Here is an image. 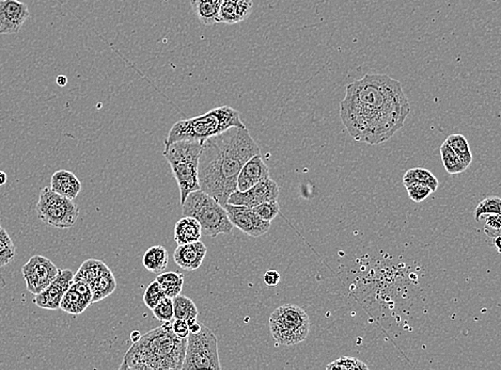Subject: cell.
<instances>
[{
	"label": "cell",
	"instance_id": "cell-1",
	"mask_svg": "<svg viewBox=\"0 0 501 370\" xmlns=\"http://www.w3.org/2000/svg\"><path fill=\"white\" fill-rule=\"evenodd\" d=\"M339 112L355 140L378 145L403 127L410 106L399 80L385 74H366L346 85Z\"/></svg>",
	"mask_w": 501,
	"mask_h": 370
},
{
	"label": "cell",
	"instance_id": "cell-2",
	"mask_svg": "<svg viewBox=\"0 0 501 370\" xmlns=\"http://www.w3.org/2000/svg\"><path fill=\"white\" fill-rule=\"evenodd\" d=\"M259 154L260 147L246 126L229 128L203 141L198 164L200 190L224 206L237 190L239 171Z\"/></svg>",
	"mask_w": 501,
	"mask_h": 370
},
{
	"label": "cell",
	"instance_id": "cell-3",
	"mask_svg": "<svg viewBox=\"0 0 501 370\" xmlns=\"http://www.w3.org/2000/svg\"><path fill=\"white\" fill-rule=\"evenodd\" d=\"M171 322H164L133 343L119 369L181 370L187 339L172 332Z\"/></svg>",
	"mask_w": 501,
	"mask_h": 370
},
{
	"label": "cell",
	"instance_id": "cell-4",
	"mask_svg": "<svg viewBox=\"0 0 501 370\" xmlns=\"http://www.w3.org/2000/svg\"><path fill=\"white\" fill-rule=\"evenodd\" d=\"M241 113L232 107L220 106L192 119L181 120L173 124L165 144L177 141H205L222 134L231 127H243Z\"/></svg>",
	"mask_w": 501,
	"mask_h": 370
},
{
	"label": "cell",
	"instance_id": "cell-5",
	"mask_svg": "<svg viewBox=\"0 0 501 370\" xmlns=\"http://www.w3.org/2000/svg\"><path fill=\"white\" fill-rule=\"evenodd\" d=\"M202 141H177L165 144L162 155L170 164L180 189L181 205L190 192L200 189L198 181L199 156Z\"/></svg>",
	"mask_w": 501,
	"mask_h": 370
},
{
	"label": "cell",
	"instance_id": "cell-6",
	"mask_svg": "<svg viewBox=\"0 0 501 370\" xmlns=\"http://www.w3.org/2000/svg\"><path fill=\"white\" fill-rule=\"evenodd\" d=\"M181 206L183 217L195 218L205 236L214 238L220 234H231L234 228L224 207L202 190L190 192Z\"/></svg>",
	"mask_w": 501,
	"mask_h": 370
},
{
	"label": "cell",
	"instance_id": "cell-7",
	"mask_svg": "<svg viewBox=\"0 0 501 370\" xmlns=\"http://www.w3.org/2000/svg\"><path fill=\"white\" fill-rule=\"evenodd\" d=\"M269 330L278 345H296L305 341L309 334V317L301 307L284 305L272 313Z\"/></svg>",
	"mask_w": 501,
	"mask_h": 370
},
{
	"label": "cell",
	"instance_id": "cell-8",
	"mask_svg": "<svg viewBox=\"0 0 501 370\" xmlns=\"http://www.w3.org/2000/svg\"><path fill=\"white\" fill-rule=\"evenodd\" d=\"M36 213L47 226L66 230L76 223L79 208L73 200L56 194L51 187H45L38 196Z\"/></svg>",
	"mask_w": 501,
	"mask_h": 370
},
{
	"label": "cell",
	"instance_id": "cell-9",
	"mask_svg": "<svg viewBox=\"0 0 501 370\" xmlns=\"http://www.w3.org/2000/svg\"><path fill=\"white\" fill-rule=\"evenodd\" d=\"M222 369L215 334L205 324L200 332L190 333L182 370Z\"/></svg>",
	"mask_w": 501,
	"mask_h": 370
},
{
	"label": "cell",
	"instance_id": "cell-10",
	"mask_svg": "<svg viewBox=\"0 0 501 370\" xmlns=\"http://www.w3.org/2000/svg\"><path fill=\"white\" fill-rule=\"evenodd\" d=\"M59 268L44 256L34 255L21 268L26 287L31 294H40L57 277Z\"/></svg>",
	"mask_w": 501,
	"mask_h": 370
},
{
	"label": "cell",
	"instance_id": "cell-11",
	"mask_svg": "<svg viewBox=\"0 0 501 370\" xmlns=\"http://www.w3.org/2000/svg\"><path fill=\"white\" fill-rule=\"evenodd\" d=\"M279 196V186L269 177L265 181H260L252 186L246 191L235 190L228 199L229 204L241 205V206L252 207L265 202H274Z\"/></svg>",
	"mask_w": 501,
	"mask_h": 370
},
{
	"label": "cell",
	"instance_id": "cell-12",
	"mask_svg": "<svg viewBox=\"0 0 501 370\" xmlns=\"http://www.w3.org/2000/svg\"><path fill=\"white\" fill-rule=\"evenodd\" d=\"M224 207L233 226L239 228L248 236H262L271 228V222L259 218L249 207L229 204V203L224 204Z\"/></svg>",
	"mask_w": 501,
	"mask_h": 370
},
{
	"label": "cell",
	"instance_id": "cell-13",
	"mask_svg": "<svg viewBox=\"0 0 501 370\" xmlns=\"http://www.w3.org/2000/svg\"><path fill=\"white\" fill-rule=\"evenodd\" d=\"M74 280V273L70 269H59L56 279L40 294L34 295L33 303L41 309L57 311L66 290Z\"/></svg>",
	"mask_w": 501,
	"mask_h": 370
},
{
	"label": "cell",
	"instance_id": "cell-14",
	"mask_svg": "<svg viewBox=\"0 0 501 370\" xmlns=\"http://www.w3.org/2000/svg\"><path fill=\"white\" fill-rule=\"evenodd\" d=\"M29 9L19 0H0V34H17L28 17Z\"/></svg>",
	"mask_w": 501,
	"mask_h": 370
},
{
	"label": "cell",
	"instance_id": "cell-15",
	"mask_svg": "<svg viewBox=\"0 0 501 370\" xmlns=\"http://www.w3.org/2000/svg\"><path fill=\"white\" fill-rule=\"evenodd\" d=\"M92 303V292L87 283L81 280H73L60 302V309L71 315L83 313Z\"/></svg>",
	"mask_w": 501,
	"mask_h": 370
},
{
	"label": "cell",
	"instance_id": "cell-16",
	"mask_svg": "<svg viewBox=\"0 0 501 370\" xmlns=\"http://www.w3.org/2000/svg\"><path fill=\"white\" fill-rule=\"evenodd\" d=\"M269 177L271 176H269V166L262 159L261 154L254 155L244 164L243 168L239 171V176H237V190L246 191L252 186L265 181Z\"/></svg>",
	"mask_w": 501,
	"mask_h": 370
},
{
	"label": "cell",
	"instance_id": "cell-17",
	"mask_svg": "<svg viewBox=\"0 0 501 370\" xmlns=\"http://www.w3.org/2000/svg\"><path fill=\"white\" fill-rule=\"evenodd\" d=\"M207 253V248L202 241L177 245L173 254V260L180 268L186 271H194L200 268Z\"/></svg>",
	"mask_w": 501,
	"mask_h": 370
},
{
	"label": "cell",
	"instance_id": "cell-18",
	"mask_svg": "<svg viewBox=\"0 0 501 370\" xmlns=\"http://www.w3.org/2000/svg\"><path fill=\"white\" fill-rule=\"evenodd\" d=\"M254 0H222L219 10L220 23L234 25L245 21L252 11Z\"/></svg>",
	"mask_w": 501,
	"mask_h": 370
},
{
	"label": "cell",
	"instance_id": "cell-19",
	"mask_svg": "<svg viewBox=\"0 0 501 370\" xmlns=\"http://www.w3.org/2000/svg\"><path fill=\"white\" fill-rule=\"evenodd\" d=\"M51 189L64 198L75 200L81 190V183L74 173L60 170L53 173L51 179Z\"/></svg>",
	"mask_w": 501,
	"mask_h": 370
},
{
	"label": "cell",
	"instance_id": "cell-20",
	"mask_svg": "<svg viewBox=\"0 0 501 370\" xmlns=\"http://www.w3.org/2000/svg\"><path fill=\"white\" fill-rule=\"evenodd\" d=\"M202 236L200 223L192 217H183L177 222L173 232V238L177 245L195 243Z\"/></svg>",
	"mask_w": 501,
	"mask_h": 370
},
{
	"label": "cell",
	"instance_id": "cell-21",
	"mask_svg": "<svg viewBox=\"0 0 501 370\" xmlns=\"http://www.w3.org/2000/svg\"><path fill=\"white\" fill-rule=\"evenodd\" d=\"M222 0H190L192 12L205 26L220 23L219 10Z\"/></svg>",
	"mask_w": 501,
	"mask_h": 370
},
{
	"label": "cell",
	"instance_id": "cell-22",
	"mask_svg": "<svg viewBox=\"0 0 501 370\" xmlns=\"http://www.w3.org/2000/svg\"><path fill=\"white\" fill-rule=\"evenodd\" d=\"M169 254L168 251L162 245L151 247L145 251L143 258V264L145 268L150 273H162L168 266Z\"/></svg>",
	"mask_w": 501,
	"mask_h": 370
},
{
	"label": "cell",
	"instance_id": "cell-23",
	"mask_svg": "<svg viewBox=\"0 0 501 370\" xmlns=\"http://www.w3.org/2000/svg\"><path fill=\"white\" fill-rule=\"evenodd\" d=\"M108 269V266L100 260H87L79 267L78 271L74 275V280H81L88 285H92L105 271Z\"/></svg>",
	"mask_w": 501,
	"mask_h": 370
},
{
	"label": "cell",
	"instance_id": "cell-24",
	"mask_svg": "<svg viewBox=\"0 0 501 370\" xmlns=\"http://www.w3.org/2000/svg\"><path fill=\"white\" fill-rule=\"evenodd\" d=\"M90 288H91L92 292V303L98 302V301L110 296V295L115 292V288H117V281H115L113 273H111L110 269H107V270L90 286Z\"/></svg>",
	"mask_w": 501,
	"mask_h": 370
},
{
	"label": "cell",
	"instance_id": "cell-25",
	"mask_svg": "<svg viewBox=\"0 0 501 370\" xmlns=\"http://www.w3.org/2000/svg\"><path fill=\"white\" fill-rule=\"evenodd\" d=\"M156 281L160 283L164 290L165 296L175 298L181 294L184 285V277L182 273L169 271V273H158Z\"/></svg>",
	"mask_w": 501,
	"mask_h": 370
},
{
	"label": "cell",
	"instance_id": "cell-26",
	"mask_svg": "<svg viewBox=\"0 0 501 370\" xmlns=\"http://www.w3.org/2000/svg\"><path fill=\"white\" fill-rule=\"evenodd\" d=\"M412 184H423L431 188L433 192L438 190L440 181L433 173L425 168H414L408 170L403 176V185L406 188Z\"/></svg>",
	"mask_w": 501,
	"mask_h": 370
},
{
	"label": "cell",
	"instance_id": "cell-27",
	"mask_svg": "<svg viewBox=\"0 0 501 370\" xmlns=\"http://www.w3.org/2000/svg\"><path fill=\"white\" fill-rule=\"evenodd\" d=\"M173 301V319H197L199 315L198 309L192 299L184 295H177L172 299Z\"/></svg>",
	"mask_w": 501,
	"mask_h": 370
},
{
	"label": "cell",
	"instance_id": "cell-28",
	"mask_svg": "<svg viewBox=\"0 0 501 370\" xmlns=\"http://www.w3.org/2000/svg\"><path fill=\"white\" fill-rule=\"evenodd\" d=\"M445 142L459 156L466 168H470V164L472 162V154L468 139L463 134H451Z\"/></svg>",
	"mask_w": 501,
	"mask_h": 370
},
{
	"label": "cell",
	"instance_id": "cell-29",
	"mask_svg": "<svg viewBox=\"0 0 501 370\" xmlns=\"http://www.w3.org/2000/svg\"><path fill=\"white\" fill-rule=\"evenodd\" d=\"M440 155H442V162L445 169L449 174H460L464 171L468 170L465 164H463L459 156L455 153L453 149L447 144L446 142L443 143L440 147Z\"/></svg>",
	"mask_w": 501,
	"mask_h": 370
},
{
	"label": "cell",
	"instance_id": "cell-30",
	"mask_svg": "<svg viewBox=\"0 0 501 370\" xmlns=\"http://www.w3.org/2000/svg\"><path fill=\"white\" fill-rule=\"evenodd\" d=\"M16 247L4 228H0V268L14 260Z\"/></svg>",
	"mask_w": 501,
	"mask_h": 370
},
{
	"label": "cell",
	"instance_id": "cell-31",
	"mask_svg": "<svg viewBox=\"0 0 501 370\" xmlns=\"http://www.w3.org/2000/svg\"><path fill=\"white\" fill-rule=\"evenodd\" d=\"M489 213H497L501 215V199L500 196H489L485 199L480 204L477 206L475 211V220L480 221V218Z\"/></svg>",
	"mask_w": 501,
	"mask_h": 370
},
{
	"label": "cell",
	"instance_id": "cell-32",
	"mask_svg": "<svg viewBox=\"0 0 501 370\" xmlns=\"http://www.w3.org/2000/svg\"><path fill=\"white\" fill-rule=\"evenodd\" d=\"M154 317L162 322H172L173 301L172 298L165 296L157 305L152 309Z\"/></svg>",
	"mask_w": 501,
	"mask_h": 370
},
{
	"label": "cell",
	"instance_id": "cell-33",
	"mask_svg": "<svg viewBox=\"0 0 501 370\" xmlns=\"http://www.w3.org/2000/svg\"><path fill=\"white\" fill-rule=\"evenodd\" d=\"M164 297V290L155 280L145 290V294H143V303L148 309L152 310Z\"/></svg>",
	"mask_w": 501,
	"mask_h": 370
},
{
	"label": "cell",
	"instance_id": "cell-34",
	"mask_svg": "<svg viewBox=\"0 0 501 370\" xmlns=\"http://www.w3.org/2000/svg\"><path fill=\"white\" fill-rule=\"evenodd\" d=\"M326 369L337 370H368L369 367L356 358L350 356H342L339 360L334 361L331 364L327 365Z\"/></svg>",
	"mask_w": 501,
	"mask_h": 370
},
{
	"label": "cell",
	"instance_id": "cell-35",
	"mask_svg": "<svg viewBox=\"0 0 501 370\" xmlns=\"http://www.w3.org/2000/svg\"><path fill=\"white\" fill-rule=\"evenodd\" d=\"M252 211L261 219L272 222L279 213L280 207L277 201H274V202H265L257 205V206L252 207Z\"/></svg>",
	"mask_w": 501,
	"mask_h": 370
},
{
	"label": "cell",
	"instance_id": "cell-36",
	"mask_svg": "<svg viewBox=\"0 0 501 370\" xmlns=\"http://www.w3.org/2000/svg\"><path fill=\"white\" fill-rule=\"evenodd\" d=\"M406 191H408L410 200L415 203L423 202L433 194V190L423 184H412L406 187Z\"/></svg>",
	"mask_w": 501,
	"mask_h": 370
},
{
	"label": "cell",
	"instance_id": "cell-37",
	"mask_svg": "<svg viewBox=\"0 0 501 370\" xmlns=\"http://www.w3.org/2000/svg\"><path fill=\"white\" fill-rule=\"evenodd\" d=\"M481 218L485 219V232L487 236L492 237V238H496V237L500 236L501 215H497V213H489V215L482 216Z\"/></svg>",
	"mask_w": 501,
	"mask_h": 370
},
{
	"label": "cell",
	"instance_id": "cell-38",
	"mask_svg": "<svg viewBox=\"0 0 501 370\" xmlns=\"http://www.w3.org/2000/svg\"><path fill=\"white\" fill-rule=\"evenodd\" d=\"M171 328H172V332L175 333L177 337H181V339H187L188 335H190V328H188L187 322H186V320H172V322H171Z\"/></svg>",
	"mask_w": 501,
	"mask_h": 370
},
{
	"label": "cell",
	"instance_id": "cell-39",
	"mask_svg": "<svg viewBox=\"0 0 501 370\" xmlns=\"http://www.w3.org/2000/svg\"><path fill=\"white\" fill-rule=\"evenodd\" d=\"M264 283L267 284L269 287H275L279 284L280 282V273L276 270H269L264 273Z\"/></svg>",
	"mask_w": 501,
	"mask_h": 370
},
{
	"label": "cell",
	"instance_id": "cell-40",
	"mask_svg": "<svg viewBox=\"0 0 501 370\" xmlns=\"http://www.w3.org/2000/svg\"><path fill=\"white\" fill-rule=\"evenodd\" d=\"M141 333L139 331H133L132 334H130V339H132L133 343H136L140 339Z\"/></svg>",
	"mask_w": 501,
	"mask_h": 370
},
{
	"label": "cell",
	"instance_id": "cell-41",
	"mask_svg": "<svg viewBox=\"0 0 501 370\" xmlns=\"http://www.w3.org/2000/svg\"><path fill=\"white\" fill-rule=\"evenodd\" d=\"M66 83H68V78H66V76H63V75H60V76L57 77V83L60 85V87H64V85H66Z\"/></svg>",
	"mask_w": 501,
	"mask_h": 370
},
{
	"label": "cell",
	"instance_id": "cell-42",
	"mask_svg": "<svg viewBox=\"0 0 501 370\" xmlns=\"http://www.w3.org/2000/svg\"><path fill=\"white\" fill-rule=\"evenodd\" d=\"M8 181L6 173L4 171H0V186H4Z\"/></svg>",
	"mask_w": 501,
	"mask_h": 370
},
{
	"label": "cell",
	"instance_id": "cell-43",
	"mask_svg": "<svg viewBox=\"0 0 501 370\" xmlns=\"http://www.w3.org/2000/svg\"><path fill=\"white\" fill-rule=\"evenodd\" d=\"M500 240H501V237H500V236L496 237V238H495V245H496V247H497V250H498V252H500H500H501V249H500Z\"/></svg>",
	"mask_w": 501,
	"mask_h": 370
},
{
	"label": "cell",
	"instance_id": "cell-44",
	"mask_svg": "<svg viewBox=\"0 0 501 370\" xmlns=\"http://www.w3.org/2000/svg\"><path fill=\"white\" fill-rule=\"evenodd\" d=\"M0 228H1V221H0Z\"/></svg>",
	"mask_w": 501,
	"mask_h": 370
}]
</instances>
